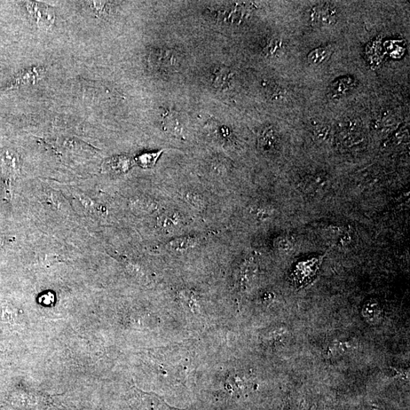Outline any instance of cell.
<instances>
[{
  "mask_svg": "<svg viewBox=\"0 0 410 410\" xmlns=\"http://www.w3.org/2000/svg\"><path fill=\"white\" fill-rule=\"evenodd\" d=\"M44 74L45 70L42 68H33L22 71V72L15 75L10 82L8 83L6 89L10 90L30 83H35L36 81L41 80Z\"/></svg>",
  "mask_w": 410,
  "mask_h": 410,
  "instance_id": "obj_4",
  "label": "cell"
},
{
  "mask_svg": "<svg viewBox=\"0 0 410 410\" xmlns=\"http://www.w3.org/2000/svg\"><path fill=\"white\" fill-rule=\"evenodd\" d=\"M175 113H169L163 118V125L166 130L171 133H179L182 130V123Z\"/></svg>",
  "mask_w": 410,
  "mask_h": 410,
  "instance_id": "obj_11",
  "label": "cell"
},
{
  "mask_svg": "<svg viewBox=\"0 0 410 410\" xmlns=\"http://www.w3.org/2000/svg\"><path fill=\"white\" fill-rule=\"evenodd\" d=\"M310 21L315 25L334 26L338 19L337 11L331 4H320L312 8L310 14Z\"/></svg>",
  "mask_w": 410,
  "mask_h": 410,
  "instance_id": "obj_2",
  "label": "cell"
},
{
  "mask_svg": "<svg viewBox=\"0 0 410 410\" xmlns=\"http://www.w3.org/2000/svg\"><path fill=\"white\" fill-rule=\"evenodd\" d=\"M332 51L333 50L330 46L318 47L308 55V61L311 65L319 66L329 59Z\"/></svg>",
  "mask_w": 410,
  "mask_h": 410,
  "instance_id": "obj_10",
  "label": "cell"
},
{
  "mask_svg": "<svg viewBox=\"0 0 410 410\" xmlns=\"http://www.w3.org/2000/svg\"><path fill=\"white\" fill-rule=\"evenodd\" d=\"M329 128L328 126L319 125L314 129V134L320 139H325L329 136Z\"/></svg>",
  "mask_w": 410,
  "mask_h": 410,
  "instance_id": "obj_16",
  "label": "cell"
},
{
  "mask_svg": "<svg viewBox=\"0 0 410 410\" xmlns=\"http://www.w3.org/2000/svg\"><path fill=\"white\" fill-rule=\"evenodd\" d=\"M355 86L354 78L350 76L339 78L329 87L328 96L330 98L340 99L348 96Z\"/></svg>",
  "mask_w": 410,
  "mask_h": 410,
  "instance_id": "obj_7",
  "label": "cell"
},
{
  "mask_svg": "<svg viewBox=\"0 0 410 410\" xmlns=\"http://www.w3.org/2000/svg\"><path fill=\"white\" fill-rule=\"evenodd\" d=\"M0 170L4 183L6 197L11 199L13 184L19 175L18 156L10 152H6L0 159Z\"/></svg>",
  "mask_w": 410,
  "mask_h": 410,
  "instance_id": "obj_1",
  "label": "cell"
},
{
  "mask_svg": "<svg viewBox=\"0 0 410 410\" xmlns=\"http://www.w3.org/2000/svg\"><path fill=\"white\" fill-rule=\"evenodd\" d=\"M132 161L128 157H114L106 161L102 166L104 172L123 173L132 167Z\"/></svg>",
  "mask_w": 410,
  "mask_h": 410,
  "instance_id": "obj_8",
  "label": "cell"
},
{
  "mask_svg": "<svg viewBox=\"0 0 410 410\" xmlns=\"http://www.w3.org/2000/svg\"><path fill=\"white\" fill-rule=\"evenodd\" d=\"M26 5L30 17L39 27L45 28L52 25L55 15L51 8L42 3L33 2H27Z\"/></svg>",
  "mask_w": 410,
  "mask_h": 410,
  "instance_id": "obj_3",
  "label": "cell"
},
{
  "mask_svg": "<svg viewBox=\"0 0 410 410\" xmlns=\"http://www.w3.org/2000/svg\"><path fill=\"white\" fill-rule=\"evenodd\" d=\"M151 61L152 64L161 69H173L178 65V55L170 50H156L152 54Z\"/></svg>",
  "mask_w": 410,
  "mask_h": 410,
  "instance_id": "obj_5",
  "label": "cell"
},
{
  "mask_svg": "<svg viewBox=\"0 0 410 410\" xmlns=\"http://www.w3.org/2000/svg\"><path fill=\"white\" fill-rule=\"evenodd\" d=\"M233 75L230 70L225 67H218L212 73L213 85L219 89H224L231 85Z\"/></svg>",
  "mask_w": 410,
  "mask_h": 410,
  "instance_id": "obj_9",
  "label": "cell"
},
{
  "mask_svg": "<svg viewBox=\"0 0 410 410\" xmlns=\"http://www.w3.org/2000/svg\"><path fill=\"white\" fill-rule=\"evenodd\" d=\"M195 245L193 239H179L170 243V247L173 249H184Z\"/></svg>",
  "mask_w": 410,
  "mask_h": 410,
  "instance_id": "obj_15",
  "label": "cell"
},
{
  "mask_svg": "<svg viewBox=\"0 0 410 410\" xmlns=\"http://www.w3.org/2000/svg\"><path fill=\"white\" fill-rule=\"evenodd\" d=\"M161 154V152L141 154L137 157L136 161L141 167L145 168H152L156 163L157 160L159 159Z\"/></svg>",
  "mask_w": 410,
  "mask_h": 410,
  "instance_id": "obj_13",
  "label": "cell"
},
{
  "mask_svg": "<svg viewBox=\"0 0 410 410\" xmlns=\"http://www.w3.org/2000/svg\"><path fill=\"white\" fill-rule=\"evenodd\" d=\"M362 314L364 320L370 323V324H377L383 319V307L377 299H368L362 306Z\"/></svg>",
  "mask_w": 410,
  "mask_h": 410,
  "instance_id": "obj_6",
  "label": "cell"
},
{
  "mask_svg": "<svg viewBox=\"0 0 410 410\" xmlns=\"http://www.w3.org/2000/svg\"><path fill=\"white\" fill-rule=\"evenodd\" d=\"M283 46V42L280 39H272V40L267 43L264 51L267 56L273 57L281 51Z\"/></svg>",
  "mask_w": 410,
  "mask_h": 410,
  "instance_id": "obj_14",
  "label": "cell"
},
{
  "mask_svg": "<svg viewBox=\"0 0 410 410\" xmlns=\"http://www.w3.org/2000/svg\"><path fill=\"white\" fill-rule=\"evenodd\" d=\"M276 143H277V136L273 130H265L260 139V144L265 151H270L274 148Z\"/></svg>",
  "mask_w": 410,
  "mask_h": 410,
  "instance_id": "obj_12",
  "label": "cell"
}]
</instances>
